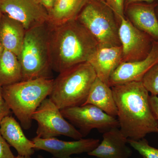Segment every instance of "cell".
<instances>
[{"label":"cell","mask_w":158,"mask_h":158,"mask_svg":"<svg viewBox=\"0 0 158 158\" xmlns=\"http://www.w3.org/2000/svg\"><path fill=\"white\" fill-rule=\"evenodd\" d=\"M111 88L117 107L119 128L126 138L138 141L151 133L158 134V121L151 109L149 92L142 81Z\"/></svg>","instance_id":"obj_1"},{"label":"cell","mask_w":158,"mask_h":158,"mask_svg":"<svg viewBox=\"0 0 158 158\" xmlns=\"http://www.w3.org/2000/svg\"><path fill=\"white\" fill-rule=\"evenodd\" d=\"M51 24L50 52L56 72L88 62L99 46L95 37L77 19Z\"/></svg>","instance_id":"obj_2"},{"label":"cell","mask_w":158,"mask_h":158,"mask_svg":"<svg viewBox=\"0 0 158 158\" xmlns=\"http://www.w3.org/2000/svg\"><path fill=\"white\" fill-rule=\"evenodd\" d=\"M53 82L54 79L40 78L2 87L5 100L24 129L32 126V115L50 95Z\"/></svg>","instance_id":"obj_3"},{"label":"cell","mask_w":158,"mask_h":158,"mask_svg":"<svg viewBox=\"0 0 158 158\" xmlns=\"http://www.w3.org/2000/svg\"><path fill=\"white\" fill-rule=\"evenodd\" d=\"M97 76L89 62L75 65L59 73L54 79L49 98L59 110L83 105Z\"/></svg>","instance_id":"obj_4"},{"label":"cell","mask_w":158,"mask_h":158,"mask_svg":"<svg viewBox=\"0 0 158 158\" xmlns=\"http://www.w3.org/2000/svg\"><path fill=\"white\" fill-rule=\"evenodd\" d=\"M51 24L47 22L26 31L19 58L23 81L52 79L50 39Z\"/></svg>","instance_id":"obj_5"},{"label":"cell","mask_w":158,"mask_h":158,"mask_svg":"<svg viewBox=\"0 0 158 158\" xmlns=\"http://www.w3.org/2000/svg\"><path fill=\"white\" fill-rule=\"evenodd\" d=\"M95 37L102 46H121L120 22L104 2L88 0L77 19Z\"/></svg>","instance_id":"obj_6"},{"label":"cell","mask_w":158,"mask_h":158,"mask_svg":"<svg viewBox=\"0 0 158 158\" xmlns=\"http://www.w3.org/2000/svg\"><path fill=\"white\" fill-rule=\"evenodd\" d=\"M37 122V137L42 139L63 135L79 140L83 138L76 128L67 121L61 111L49 98L45 99L32 115Z\"/></svg>","instance_id":"obj_7"},{"label":"cell","mask_w":158,"mask_h":158,"mask_svg":"<svg viewBox=\"0 0 158 158\" xmlns=\"http://www.w3.org/2000/svg\"><path fill=\"white\" fill-rule=\"evenodd\" d=\"M62 116L75 127L78 129L83 137L94 129L104 133L119 128L118 119L90 104L65 108L60 110Z\"/></svg>","instance_id":"obj_8"},{"label":"cell","mask_w":158,"mask_h":158,"mask_svg":"<svg viewBox=\"0 0 158 158\" xmlns=\"http://www.w3.org/2000/svg\"><path fill=\"white\" fill-rule=\"evenodd\" d=\"M118 36L122 48V62H136L146 58L154 40L133 25L125 16L120 19Z\"/></svg>","instance_id":"obj_9"},{"label":"cell","mask_w":158,"mask_h":158,"mask_svg":"<svg viewBox=\"0 0 158 158\" xmlns=\"http://www.w3.org/2000/svg\"><path fill=\"white\" fill-rule=\"evenodd\" d=\"M2 14L21 23L26 31L49 21V15L39 0H0Z\"/></svg>","instance_id":"obj_10"},{"label":"cell","mask_w":158,"mask_h":158,"mask_svg":"<svg viewBox=\"0 0 158 158\" xmlns=\"http://www.w3.org/2000/svg\"><path fill=\"white\" fill-rule=\"evenodd\" d=\"M35 150L45 151L56 158H69L73 155L92 151L100 144V140L94 138L64 141L56 138L42 139L34 137L32 139Z\"/></svg>","instance_id":"obj_11"},{"label":"cell","mask_w":158,"mask_h":158,"mask_svg":"<svg viewBox=\"0 0 158 158\" xmlns=\"http://www.w3.org/2000/svg\"><path fill=\"white\" fill-rule=\"evenodd\" d=\"M158 63V40H154L152 48L145 59L136 62H122L111 75L110 87L125 83L141 81L150 69Z\"/></svg>","instance_id":"obj_12"},{"label":"cell","mask_w":158,"mask_h":158,"mask_svg":"<svg viewBox=\"0 0 158 158\" xmlns=\"http://www.w3.org/2000/svg\"><path fill=\"white\" fill-rule=\"evenodd\" d=\"M121 46L99 45L88 62L93 67L97 77L109 85V80L113 72L122 62Z\"/></svg>","instance_id":"obj_13"},{"label":"cell","mask_w":158,"mask_h":158,"mask_svg":"<svg viewBox=\"0 0 158 158\" xmlns=\"http://www.w3.org/2000/svg\"><path fill=\"white\" fill-rule=\"evenodd\" d=\"M102 141L89 156L98 158H130L132 151L127 145V138L119 128H115L103 133Z\"/></svg>","instance_id":"obj_14"},{"label":"cell","mask_w":158,"mask_h":158,"mask_svg":"<svg viewBox=\"0 0 158 158\" xmlns=\"http://www.w3.org/2000/svg\"><path fill=\"white\" fill-rule=\"evenodd\" d=\"M156 4L135 3L125 8L127 18L136 28L158 40V18L155 11Z\"/></svg>","instance_id":"obj_15"},{"label":"cell","mask_w":158,"mask_h":158,"mask_svg":"<svg viewBox=\"0 0 158 158\" xmlns=\"http://www.w3.org/2000/svg\"><path fill=\"white\" fill-rule=\"evenodd\" d=\"M22 127L13 116L9 115L0 123V133L18 155L31 156L35 152L34 143L27 138Z\"/></svg>","instance_id":"obj_16"},{"label":"cell","mask_w":158,"mask_h":158,"mask_svg":"<svg viewBox=\"0 0 158 158\" xmlns=\"http://www.w3.org/2000/svg\"><path fill=\"white\" fill-rule=\"evenodd\" d=\"M26 30L23 25L6 14L0 19V41L3 49L12 52L19 59Z\"/></svg>","instance_id":"obj_17"},{"label":"cell","mask_w":158,"mask_h":158,"mask_svg":"<svg viewBox=\"0 0 158 158\" xmlns=\"http://www.w3.org/2000/svg\"><path fill=\"white\" fill-rule=\"evenodd\" d=\"M95 106L110 116L116 117L117 109L112 88L97 77L84 105Z\"/></svg>","instance_id":"obj_18"},{"label":"cell","mask_w":158,"mask_h":158,"mask_svg":"<svg viewBox=\"0 0 158 158\" xmlns=\"http://www.w3.org/2000/svg\"><path fill=\"white\" fill-rule=\"evenodd\" d=\"M22 81L19 59L12 52L3 48L0 54V86H8Z\"/></svg>","instance_id":"obj_19"},{"label":"cell","mask_w":158,"mask_h":158,"mask_svg":"<svg viewBox=\"0 0 158 158\" xmlns=\"http://www.w3.org/2000/svg\"><path fill=\"white\" fill-rule=\"evenodd\" d=\"M88 0H57L49 13V22L57 25L77 19Z\"/></svg>","instance_id":"obj_20"},{"label":"cell","mask_w":158,"mask_h":158,"mask_svg":"<svg viewBox=\"0 0 158 158\" xmlns=\"http://www.w3.org/2000/svg\"><path fill=\"white\" fill-rule=\"evenodd\" d=\"M128 144L144 158H158V149L150 145L145 138L138 141L127 139Z\"/></svg>","instance_id":"obj_21"},{"label":"cell","mask_w":158,"mask_h":158,"mask_svg":"<svg viewBox=\"0 0 158 158\" xmlns=\"http://www.w3.org/2000/svg\"><path fill=\"white\" fill-rule=\"evenodd\" d=\"M142 84L149 93L153 96L158 95V63L144 75Z\"/></svg>","instance_id":"obj_22"},{"label":"cell","mask_w":158,"mask_h":158,"mask_svg":"<svg viewBox=\"0 0 158 158\" xmlns=\"http://www.w3.org/2000/svg\"><path fill=\"white\" fill-rule=\"evenodd\" d=\"M105 3L113 10L120 22L121 18L125 17V0H106Z\"/></svg>","instance_id":"obj_23"},{"label":"cell","mask_w":158,"mask_h":158,"mask_svg":"<svg viewBox=\"0 0 158 158\" xmlns=\"http://www.w3.org/2000/svg\"><path fill=\"white\" fill-rule=\"evenodd\" d=\"M10 145L0 133V158H15Z\"/></svg>","instance_id":"obj_24"},{"label":"cell","mask_w":158,"mask_h":158,"mask_svg":"<svg viewBox=\"0 0 158 158\" xmlns=\"http://www.w3.org/2000/svg\"><path fill=\"white\" fill-rule=\"evenodd\" d=\"M11 111L7 104L2 92V87L0 86V123L6 116L10 115Z\"/></svg>","instance_id":"obj_25"},{"label":"cell","mask_w":158,"mask_h":158,"mask_svg":"<svg viewBox=\"0 0 158 158\" xmlns=\"http://www.w3.org/2000/svg\"><path fill=\"white\" fill-rule=\"evenodd\" d=\"M149 103L153 115L158 121V97L150 95Z\"/></svg>","instance_id":"obj_26"},{"label":"cell","mask_w":158,"mask_h":158,"mask_svg":"<svg viewBox=\"0 0 158 158\" xmlns=\"http://www.w3.org/2000/svg\"><path fill=\"white\" fill-rule=\"evenodd\" d=\"M43 6L45 8L48 14L53 8L57 0H39Z\"/></svg>","instance_id":"obj_27"},{"label":"cell","mask_w":158,"mask_h":158,"mask_svg":"<svg viewBox=\"0 0 158 158\" xmlns=\"http://www.w3.org/2000/svg\"><path fill=\"white\" fill-rule=\"evenodd\" d=\"M155 1L156 0H125V8L130 4H133V3H141V2L151 3Z\"/></svg>","instance_id":"obj_28"},{"label":"cell","mask_w":158,"mask_h":158,"mask_svg":"<svg viewBox=\"0 0 158 158\" xmlns=\"http://www.w3.org/2000/svg\"><path fill=\"white\" fill-rule=\"evenodd\" d=\"M15 158H32L31 156H21L18 155L15 156Z\"/></svg>","instance_id":"obj_29"},{"label":"cell","mask_w":158,"mask_h":158,"mask_svg":"<svg viewBox=\"0 0 158 158\" xmlns=\"http://www.w3.org/2000/svg\"><path fill=\"white\" fill-rule=\"evenodd\" d=\"M2 13L1 11H0V19H1V16H2ZM2 44H1V41H0V54H1V52H2Z\"/></svg>","instance_id":"obj_30"},{"label":"cell","mask_w":158,"mask_h":158,"mask_svg":"<svg viewBox=\"0 0 158 158\" xmlns=\"http://www.w3.org/2000/svg\"><path fill=\"white\" fill-rule=\"evenodd\" d=\"M37 158H56L54 157H51V158L44 157L43 156L40 155H39L37 156Z\"/></svg>","instance_id":"obj_31"},{"label":"cell","mask_w":158,"mask_h":158,"mask_svg":"<svg viewBox=\"0 0 158 158\" xmlns=\"http://www.w3.org/2000/svg\"><path fill=\"white\" fill-rule=\"evenodd\" d=\"M96 1H101V2H105V1H106V0H96Z\"/></svg>","instance_id":"obj_32"},{"label":"cell","mask_w":158,"mask_h":158,"mask_svg":"<svg viewBox=\"0 0 158 158\" xmlns=\"http://www.w3.org/2000/svg\"><path fill=\"white\" fill-rule=\"evenodd\" d=\"M69 158H78V157H69Z\"/></svg>","instance_id":"obj_33"},{"label":"cell","mask_w":158,"mask_h":158,"mask_svg":"<svg viewBox=\"0 0 158 158\" xmlns=\"http://www.w3.org/2000/svg\"></svg>","instance_id":"obj_34"}]
</instances>
